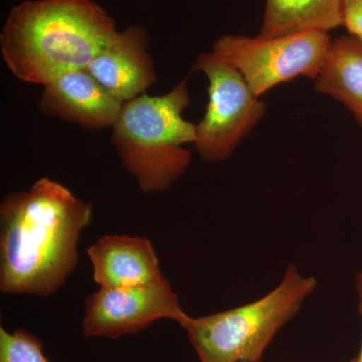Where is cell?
<instances>
[{"mask_svg": "<svg viewBox=\"0 0 362 362\" xmlns=\"http://www.w3.org/2000/svg\"><path fill=\"white\" fill-rule=\"evenodd\" d=\"M350 362H354V361H350Z\"/></svg>", "mask_w": 362, "mask_h": 362, "instance_id": "cell-16", "label": "cell"}, {"mask_svg": "<svg viewBox=\"0 0 362 362\" xmlns=\"http://www.w3.org/2000/svg\"><path fill=\"white\" fill-rule=\"evenodd\" d=\"M343 26L362 40V0H343Z\"/></svg>", "mask_w": 362, "mask_h": 362, "instance_id": "cell-14", "label": "cell"}, {"mask_svg": "<svg viewBox=\"0 0 362 362\" xmlns=\"http://www.w3.org/2000/svg\"><path fill=\"white\" fill-rule=\"evenodd\" d=\"M343 26V0H266L259 37H284Z\"/></svg>", "mask_w": 362, "mask_h": 362, "instance_id": "cell-11", "label": "cell"}, {"mask_svg": "<svg viewBox=\"0 0 362 362\" xmlns=\"http://www.w3.org/2000/svg\"><path fill=\"white\" fill-rule=\"evenodd\" d=\"M0 362H49L39 338L23 329L0 328Z\"/></svg>", "mask_w": 362, "mask_h": 362, "instance_id": "cell-13", "label": "cell"}, {"mask_svg": "<svg viewBox=\"0 0 362 362\" xmlns=\"http://www.w3.org/2000/svg\"><path fill=\"white\" fill-rule=\"evenodd\" d=\"M148 45V32L142 26L118 30L86 69L117 100L130 101L157 81Z\"/></svg>", "mask_w": 362, "mask_h": 362, "instance_id": "cell-8", "label": "cell"}, {"mask_svg": "<svg viewBox=\"0 0 362 362\" xmlns=\"http://www.w3.org/2000/svg\"><path fill=\"white\" fill-rule=\"evenodd\" d=\"M190 318L164 276L149 284L99 288L85 301L83 333L86 338L118 339L161 319L175 321L183 328Z\"/></svg>", "mask_w": 362, "mask_h": 362, "instance_id": "cell-7", "label": "cell"}, {"mask_svg": "<svg viewBox=\"0 0 362 362\" xmlns=\"http://www.w3.org/2000/svg\"><path fill=\"white\" fill-rule=\"evenodd\" d=\"M356 290L358 295V309L362 315V272L357 275L356 277ZM354 362H362V342L361 350H359L358 356L356 358L352 359Z\"/></svg>", "mask_w": 362, "mask_h": 362, "instance_id": "cell-15", "label": "cell"}, {"mask_svg": "<svg viewBox=\"0 0 362 362\" xmlns=\"http://www.w3.org/2000/svg\"><path fill=\"white\" fill-rule=\"evenodd\" d=\"M92 206L42 177L0 204V291L49 297L78 266L81 233Z\"/></svg>", "mask_w": 362, "mask_h": 362, "instance_id": "cell-1", "label": "cell"}, {"mask_svg": "<svg viewBox=\"0 0 362 362\" xmlns=\"http://www.w3.org/2000/svg\"><path fill=\"white\" fill-rule=\"evenodd\" d=\"M259 362H261V361H259Z\"/></svg>", "mask_w": 362, "mask_h": 362, "instance_id": "cell-17", "label": "cell"}, {"mask_svg": "<svg viewBox=\"0 0 362 362\" xmlns=\"http://www.w3.org/2000/svg\"><path fill=\"white\" fill-rule=\"evenodd\" d=\"M194 70L202 71L209 82V103L197 126L195 148L204 161L226 160L261 120L266 105L242 74L214 52L199 54Z\"/></svg>", "mask_w": 362, "mask_h": 362, "instance_id": "cell-6", "label": "cell"}, {"mask_svg": "<svg viewBox=\"0 0 362 362\" xmlns=\"http://www.w3.org/2000/svg\"><path fill=\"white\" fill-rule=\"evenodd\" d=\"M87 254L100 288L145 285L164 277L156 249L145 238L103 235L88 247Z\"/></svg>", "mask_w": 362, "mask_h": 362, "instance_id": "cell-10", "label": "cell"}, {"mask_svg": "<svg viewBox=\"0 0 362 362\" xmlns=\"http://www.w3.org/2000/svg\"><path fill=\"white\" fill-rule=\"evenodd\" d=\"M117 32L93 0H26L7 16L2 58L18 80L45 86L87 68Z\"/></svg>", "mask_w": 362, "mask_h": 362, "instance_id": "cell-2", "label": "cell"}, {"mask_svg": "<svg viewBox=\"0 0 362 362\" xmlns=\"http://www.w3.org/2000/svg\"><path fill=\"white\" fill-rule=\"evenodd\" d=\"M315 89L349 109L362 125V40L354 35L332 40Z\"/></svg>", "mask_w": 362, "mask_h": 362, "instance_id": "cell-12", "label": "cell"}, {"mask_svg": "<svg viewBox=\"0 0 362 362\" xmlns=\"http://www.w3.org/2000/svg\"><path fill=\"white\" fill-rule=\"evenodd\" d=\"M189 105L187 80L162 96L143 94L124 102L111 141L145 194L168 189L187 170L192 152L183 146L197 141V126L182 116Z\"/></svg>", "mask_w": 362, "mask_h": 362, "instance_id": "cell-3", "label": "cell"}, {"mask_svg": "<svg viewBox=\"0 0 362 362\" xmlns=\"http://www.w3.org/2000/svg\"><path fill=\"white\" fill-rule=\"evenodd\" d=\"M316 286L315 278L290 266L280 284L265 296L230 310L192 317L183 329L201 362H259Z\"/></svg>", "mask_w": 362, "mask_h": 362, "instance_id": "cell-4", "label": "cell"}, {"mask_svg": "<svg viewBox=\"0 0 362 362\" xmlns=\"http://www.w3.org/2000/svg\"><path fill=\"white\" fill-rule=\"evenodd\" d=\"M332 40L328 33L308 30L265 39L223 35L213 52L242 74L256 96L293 78L316 80L322 70Z\"/></svg>", "mask_w": 362, "mask_h": 362, "instance_id": "cell-5", "label": "cell"}, {"mask_svg": "<svg viewBox=\"0 0 362 362\" xmlns=\"http://www.w3.org/2000/svg\"><path fill=\"white\" fill-rule=\"evenodd\" d=\"M44 87L39 103L42 113L77 123L85 129L112 127L122 108V102L87 69L68 71Z\"/></svg>", "mask_w": 362, "mask_h": 362, "instance_id": "cell-9", "label": "cell"}]
</instances>
